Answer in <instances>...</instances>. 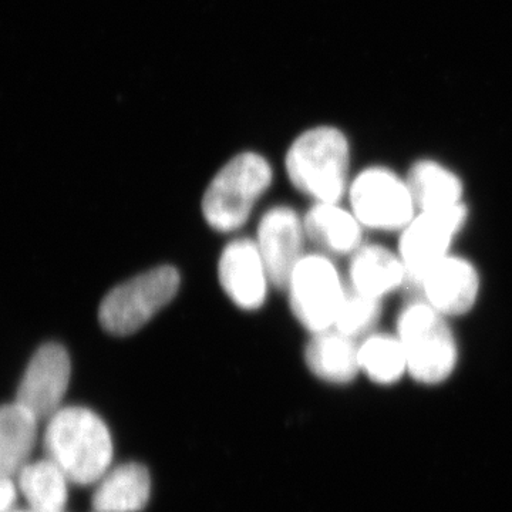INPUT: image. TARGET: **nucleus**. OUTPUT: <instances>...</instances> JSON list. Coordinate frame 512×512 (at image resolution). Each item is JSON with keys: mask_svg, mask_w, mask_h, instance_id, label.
<instances>
[{"mask_svg": "<svg viewBox=\"0 0 512 512\" xmlns=\"http://www.w3.org/2000/svg\"><path fill=\"white\" fill-rule=\"evenodd\" d=\"M43 446L46 457L73 484H97L111 468L113 440L109 427L87 407H62L49 417Z\"/></svg>", "mask_w": 512, "mask_h": 512, "instance_id": "nucleus-1", "label": "nucleus"}, {"mask_svg": "<svg viewBox=\"0 0 512 512\" xmlns=\"http://www.w3.org/2000/svg\"><path fill=\"white\" fill-rule=\"evenodd\" d=\"M285 164L293 187L315 202H340L349 190V141L338 128L305 131L289 147Z\"/></svg>", "mask_w": 512, "mask_h": 512, "instance_id": "nucleus-2", "label": "nucleus"}, {"mask_svg": "<svg viewBox=\"0 0 512 512\" xmlns=\"http://www.w3.org/2000/svg\"><path fill=\"white\" fill-rule=\"evenodd\" d=\"M274 171L261 154H238L212 178L202 197V215L214 231L228 234L244 227L256 202L271 187Z\"/></svg>", "mask_w": 512, "mask_h": 512, "instance_id": "nucleus-3", "label": "nucleus"}, {"mask_svg": "<svg viewBox=\"0 0 512 512\" xmlns=\"http://www.w3.org/2000/svg\"><path fill=\"white\" fill-rule=\"evenodd\" d=\"M407 359V373L421 384H440L453 375L458 346L446 316L424 301L410 302L396 326Z\"/></svg>", "mask_w": 512, "mask_h": 512, "instance_id": "nucleus-4", "label": "nucleus"}, {"mask_svg": "<svg viewBox=\"0 0 512 512\" xmlns=\"http://www.w3.org/2000/svg\"><path fill=\"white\" fill-rule=\"evenodd\" d=\"M180 285V272L171 265L157 266L128 279L101 301V328L114 336L133 335L173 301Z\"/></svg>", "mask_w": 512, "mask_h": 512, "instance_id": "nucleus-5", "label": "nucleus"}, {"mask_svg": "<svg viewBox=\"0 0 512 512\" xmlns=\"http://www.w3.org/2000/svg\"><path fill=\"white\" fill-rule=\"evenodd\" d=\"M346 288L328 255L305 254L293 268L285 291L293 316L313 335L335 326Z\"/></svg>", "mask_w": 512, "mask_h": 512, "instance_id": "nucleus-6", "label": "nucleus"}, {"mask_svg": "<svg viewBox=\"0 0 512 512\" xmlns=\"http://www.w3.org/2000/svg\"><path fill=\"white\" fill-rule=\"evenodd\" d=\"M348 194L350 211L363 227L402 231L416 217L409 184L389 168H366L350 183Z\"/></svg>", "mask_w": 512, "mask_h": 512, "instance_id": "nucleus-7", "label": "nucleus"}, {"mask_svg": "<svg viewBox=\"0 0 512 512\" xmlns=\"http://www.w3.org/2000/svg\"><path fill=\"white\" fill-rule=\"evenodd\" d=\"M466 204L447 210L420 212L402 229L399 254L406 271L404 285L417 289L424 274L450 254L451 242L466 225Z\"/></svg>", "mask_w": 512, "mask_h": 512, "instance_id": "nucleus-8", "label": "nucleus"}, {"mask_svg": "<svg viewBox=\"0 0 512 512\" xmlns=\"http://www.w3.org/2000/svg\"><path fill=\"white\" fill-rule=\"evenodd\" d=\"M72 377L69 353L59 343H46L36 350L26 367L16 393V403L37 420L52 417L62 409Z\"/></svg>", "mask_w": 512, "mask_h": 512, "instance_id": "nucleus-9", "label": "nucleus"}, {"mask_svg": "<svg viewBox=\"0 0 512 512\" xmlns=\"http://www.w3.org/2000/svg\"><path fill=\"white\" fill-rule=\"evenodd\" d=\"M306 238L303 217L292 207L275 205L262 215L255 242L275 288L285 291L293 268L305 255Z\"/></svg>", "mask_w": 512, "mask_h": 512, "instance_id": "nucleus-10", "label": "nucleus"}, {"mask_svg": "<svg viewBox=\"0 0 512 512\" xmlns=\"http://www.w3.org/2000/svg\"><path fill=\"white\" fill-rule=\"evenodd\" d=\"M218 279L225 295L242 311H258L265 305L272 284L255 239L237 238L227 244L218 261Z\"/></svg>", "mask_w": 512, "mask_h": 512, "instance_id": "nucleus-11", "label": "nucleus"}, {"mask_svg": "<svg viewBox=\"0 0 512 512\" xmlns=\"http://www.w3.org/2000/svg\"><path fill=\"white\" fill-rule=\"evenodd\" d=\"M480 274L473 262L463 256L448 254L417 285L424 301L441 315H466L476 306L480 295Z\"/></svg>", "mask_w": 512, "mask_h": 512, "instance_id": "nucleus-12", "label": "nucleus"}, {"mask_svg": "<svg viewBox=\"0 0 512 512\" xmlns=\"http://www.w3.org/2000/svg\"><path fill=\"white\" fill-rule=\"evenodd\" d=\"M303 224L306 237L330 255H353L362 247L363 225L339 202H315Z\"/></svg>", "mask_w": 512, "mask_h": 512, "instance_id": "nucleus-13", "label": "nucleus"}, {"mask_svg": "<svg viewBox=\"0 0 512 512\" xmlns=\"http://www.w3.org/2000/svg\"><path fill=\"white\" fill-rule=\"evenodd\" d=\"M305 362L313 375L326 383L348 384L360 372L359 345L336 329L313 333L305 349Z\"/></svg>", "mask_w": 512, "mask_h": 512, "instance_id": "nucleus-14", "label": "nucleus"}, {"mask_svg": "<svg viewBox=\"0 0 512 512\" xmlns=\"http://www.w3.org/2000/svg\"><path fill=\"white\" fill-rule=\"evenodd\" d=\"M406 282V271L399 254L380 247L362 245L349 265V288L363 295L382 299Z\"/></svg>", "mask_w": 512, "mask_h": 512, "instance_id": "nucleus-15", "label": "nucleus"}, {"mask_svg": "<svg viewBox=\"0 0 512 512\" xmlns=\"http://www.w3.org/2000/svg\"><path fill=\"white\" fill-rule=\"evenodd\" d=\"M151 495V478L138 463L110 468L97 483L93 495L94 511L138 512L144 510Z\"/></svg>", "mask_w": 512, "mask_h": 512, "instance_id": "nucleus-16", "label": "nucleus"}, {"mask_svg": "<svg viewBox=\"0 0 512 512\" xmlns=\"http://www.w3.org/2000/svg\"><path fill=\"white\" fill-rule=\"evenodd\" d=\"M39 420L13 402L0 406V478H16L30 461Z\"/></svg>", "mask_w": 512, "mask_h": 512, "instance_id": "nucleus-17", "label": "nucleus"}, {"mask_svg": "<svg viewBox=\"0 0 512 512\" xmlns=\"http://www.w3.org/2000/svg\"><path fill=\"white\" fill-rule=\"evenodd\" d=\"M406 181L420 212L447 210L463 204V181L437 161H417Z\"/></svg>", "mask_w": 512, "mask_h": 512, "instance_id": "nucleus-18", "label": "nucleus"}, {"mask_svg": "<svg viewBox=\"0 0 512 512\" xmlns=\"http://www.w3.org/2000/svg\"><path fill=\"white\" fill-rule=\"evenodd\" d=\"M32 512H64L69 498V478L49 458L29 461L15 478Z\"/></svg>", "mask_w": 512, "mask_h": 512, "instance_id": "nucleus-19", "label": "nucleus"}, {"mask_svg": "<svg viewBox=\"0 0 512 512\" xmlns=\"http://www.w3.org/2000/svg\"><path fill=\"white\" fill-rule=\"evenodd\" d=\"M360 372L372 382L392 386L407 373L406 353L397 335L372 333L359 345Z\"/></svg>", "mask_w": 512, "mask_h": 512, "instance_id": "nucleus-20", "label": "nucleus"}, {"mask_svg": "<svg viewBox=\"0 0 512 512\" xmlns=\"http://www.w3.org/2000/svg\"><path fill=\"white\" fill-rule=\"evenodd\" d=\"M380 316H382V299L363 295L348 286L333 329L355 340L366 338L372 335V330L375 329Z\"/></svg>", "mask_w": 512, "mask_h": 512, "instance_id": "nucleus-21", "label": "nucleus"}, {"mask_svg": "<svg viewBox=\"0 0 512 512\" xmlns=\"http://www.w3.org/2000/svg\"><path fill=\"white\" fill-rule=\"evenodd\" d=\"M19 488L15 478H0V512H16Z\"/></svg>", "mask_w": 512, "mask_h": 512, "instance_id": "nucleus-22", "label": "nucleus"}, {"mask_svg": "<svg viewBox=\"0 0 512 512\" xmlns=\"http://www.w3.org/2000/svg\"><path fill=\"white\" fill-rule=\"evenodd\" d=\"M16 512H32V511L29 510V511H16Z\"/></svg>", "mask_w": 512, "mask_h": 512, "instance_id": "nucleus-23", "label": "nucleus"}, {"mask_svg": "<svg viewBox=\"0 0 512 512\" xmlns=\"http://www.w3.org/2000/svg\"><path fill=\"white\" fill-rule=\"evenodd\" d=\"M94 512H101V511H94Z\"/></svg>", "mask_w": 512, "mask_h": 512, "instance_id": "nucleus-24", "label": "nucleus"}]
</instances>
